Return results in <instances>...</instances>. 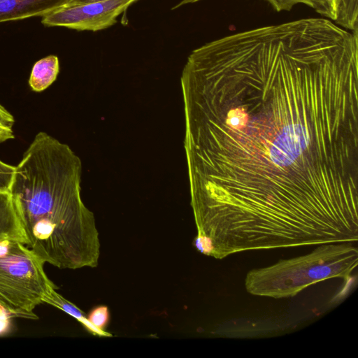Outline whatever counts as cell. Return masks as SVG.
Returning a JSON list of instances; mask_svg holds the SVG:
<instances>
[{
  "mask_svg": "<svg viewBox=\"0 0 358 358\" xmlns=\"http://www.w3.org/2000/svg\"><path fill=\"white\" fill-rule=\"evenodd\" d=\"M82 164L70 147L41 131L15 166L10 194L29 247L59 268L96 267L99 232L81 198Z\"/></svg>",
  "mask_w": 358,
  "mask_h": 358,
  "instance_id": "cell-1",
  "label": "cell"
},
{
  "mask_svg": "<svg viewBox=\"0 0 358 358\" xmlns=\"http://www.w3.org/2000/svg\"><path fill=\"white\" fill-rule=\"evenodd\" d=\"M357 264L358 250L352 242L321 244L305 255L250 271L245 287L255 296L292 297L320 281L334 278L348 280Z\"/></svg>",
  "mask_w": 358,
  "mask_h": 358,
  "instance_id": "cell-2",
  "label": "cell"
},
{
  "mask_svg": "<svg viewBox=\"0 0 358 358\" xmlns=\"http://www.w3.org/2000/svg\"><path fill=\"white\" fill-rule=\"evenodd\" d=\"M44 264L22 242L0 241V305L15 317L37 319L33 310L57 288Z\"/></svg>",
  "mask_w": 358,
  "mask_h": 358,
  "instance_id": "cell-3",
  "label": "cell"
},
{
  "mask_svg": "<svg viewBox=\"0 0 358 358\" xmlns=\"http://www.w3.org/2000/svg\"><path fill=\"white\" fill-rule=\"evenodd\" d=\"M138 0H106L81 4H66L43 16L48 27L99 31L117 22V17Z\"/></svg>",
  "mask_w": 358,
  "mask_h": 358,
  "instance_id": "cell-4",
  "label": "cell"
},
{
  "mask_svg": "<svg viewBox=\"0 0 358 358\" xmlns=\"http://www.w3.org/2000/svg\"><path fill=\"white\" fill-rule=\"evenodd\" d=\"M70 0H0V23L44 16Z\"/></svg>",
  "mask_w": 358,
  "mask_h": 358,
  "instance_id": "cell-5",
  "label": "cell"
},
{
  "mask_svg": "<svg viewBox=\"0 0 358 358\" xmlns=\"http://www.w3.org/2000/svg\"><path fill=\"white\" fill-rule=\"evenodd\" d=\"M308 137L306 131L300 125L285 128L271 148L272 160L280 166L292 164L307 146Z\"/></svg>",
  "mask_w": 358,
  "mask_h": 358,
  "instance_id": "cell-6",
  "label": "cell"
},
{
  "mask_svg": "<svg viewBox=\"0 0 358 358\" xmlns=\"http://www.w3.org/2000/svg\"><path fill=\"white\" fill-rule=\"evenodd\" d=\"M3 240H15L26 245L27 243L10 192L0 191V241Z\"/></svg>",
  "mask_w": 358,
  "mask_h": 358,
  "instance_id": "cell-7",
  "label": "cell"
},
{
  "mask_svg": "<svg viewBox=\"0 0 358 358\" xmlns=\"http://www.w3.org/2000/svg\"><path fill=\"white\" fill-rule=\"evenodd\" d=\"M59 71V59L55 55L37 61L32 67L29 79L30 87L36 92L45 90L55 81Z\"/></svg>",
  "mask_w": 358,
  "mask_h": 358,
  "instance_id": "cell-8",
  "label": "cell"
},
{
  "mask_svg": "<svg viewBox=\"0 0 358 358\" xmlns=\"http://www.w3.org/2000/svg\"><path fill=\"white\" fill-rule=\"evenodd\" d=\"M201 0H182L173 7V9L188 3H192ZM277 11L290 10L297 4H304L315 10L323 17L334 21L333 11L327 0H266Z\"/></svg>",
  "mask_w": 358,
  "mask_h": 358,
  "instance_id": "cell-9",
  "label": "cell"
},
{
  "mask_svg": "<svg viewBox=\"0 0 358 358\" xmlns=\"http://www.w3.org/2000/svg\"><path fill=\"white\" fill-rule=\"evenodd\" d=\"M44 303L53 306L71 315L79 321L89 332L96 336V332L93 327L88 322L87 316L84 313L76 306L58 294L55 290L45 299Z\"/></svg>",
  "mask_w": 358,
  "mask_h": 358,
  "instance_id": "cell-10",
  "label": "cell"
},
{
  "mask_svg": "<svg viewBox=\"0 0 358 358\" xmlns=\"http://www.w3.org/2000/svg\"><path fill=\"white\" fill-rule=\"evenodd\" d=\"M87 319L93 327L96 336H111L110 334L105 331L110 320V312L108 306L101 305L94 307L87 315Z\"/></svg>",
  "mask_w": 358,
  "mask_h": 358,
  "instance_id": "cell-11",
  "label": "cell"
},
{
  "mask_svg": "<svg viewBox=\"0 0 358 358\" xmlns=\"http://www.w3.org/2000/svg\"><path fill=\"white\" fill-rule=\"evenodd\" d=\"M248 119V115L243 108H236L228 112L226 123L233 129L241 130L246 127Z\"/></svg>",
  "mask_w": 358,
  "mask_h": 358,
  "instance_id": "cell-12",
  "label": "cell"
},
{
  "mask_svg": "<svg viewBox=\"0 0 358 358\" xmlns=\"http://www.w3.org/2000/svg\"><path fill=\"white\" fill-rule=\"evenodd\" d=\"M333 12L339 16L349 15L358 9V0H327Z\"/></svg>",
  "mask_w": 358,
  "mask_h": 358,
  "instance_id": "cell-13",
  "label": "cell"
},
{
  "mask_svg": "<svg viewBox=\"0 0 358 358\" xmlns=\"http://www.w3.org/2000/svg\"><path fill=\"white\" fill-rule=\"evenodd\" d=\"M15 166L0 160V191L9 192L12 185Z\"/></svg>",
  "mask_w": 358,
  "mask_h": 358,
  "instance_id": "cell-14",
  "label": "cell"
},
{
  "mask_svg": "<svg viewBox=\"0 0 358 358\" xmlns=\"http://www.w3.org/2000/svg\"><path fill=\"white\" fill-rule=\"evenodd\" d=\"M14 123L13 115L0 103V127L13 129Z\"/></svg>",
  "mask_w": 358,
  "mask_h": 358,
  "instance_id": "cell-15",
  "label": "cell"
},
{
  "mask_svg": "<svg viewBox=\"0 0 358 358\" xmlns=\"http://www.w3.org/2000/svg\"><path fill=\"white\" fill-rule=\"evenodd\" d=\"M14 138L13 129L0 127V143Z\"/></svg>",
  "mask_w": 358,
  "mask_h": 358,
  "instance_id": "cell-16",
  "label": "cell"
},
{
  "mask_svg": "<svg viewBox=\"0 0 358 358\" xmlns=\"http://www.w3.org/2000/svg\"><path fill=\"white\" fill-rule=\"evenodd\" d=\"M9 318L10 317L6 315H0V334L7 329Z\"/></svg>",
  "mask_w": 358,
  "mask_h": 358,
  "instance_id": "cell-17",
  "label": "cell"
},
{
  "mask_svg": "<svg viewBox=\"0 0 358 358\" xmlns=\"http://www.w3.org/2000/svg\"><path fill=\"white\" fill-rule=\"evenodd\" d=\"M101 1H106V0H70L67 4H81V3H91V2Z\"/></svg>",
  "mask_w": 358,
  "mask_h": 358,
  "instance_id": "cell-18",
  "label": "cell"
}]
</instances>
